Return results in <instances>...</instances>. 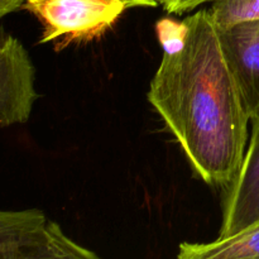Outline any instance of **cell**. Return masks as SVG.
Returning a JSON list of instances; mask_svg holds the SVG:
<instances>
[{
    "mask_svg": "<svg viewBox=\"0 0 259 259\" xmlns=\"http://www.w3.org/2000/svg\"><path fill=\"white\" fill-rule=\"evenodd\" d=\"M228 190L219 238L259 223V119L252 120V136L242 167Z\"/></svg>",
    "mask_w": 259,
    "mask_h": 259,
    "instance_id": "5",
    "label": "cell"
},
{
    "mask_svg": "<svg viewBox=\"0 0 259 259\" xmlns=\"http://www.w3.org/2000/svg\"><path fill=\"white\" fill-rule=\"evenodd\" d=\"M212 20L219 29L259 19V0H212Z\"/></svg>",
    "mask_w": 259,
    "mask_h": 259,
    "instance_id": "8",
    "label": "cell"
},
{
    "mask_svg": "<svg viewBox=\"0 0 259 259\" xmlns=\"http://www.w3.org/2000/svg\"><path fill=\"white\" fill-rule=\"evenodd\" d=\"M23 8V0H0V15L9 14Z\"/></svg>",
    "mask_w": 259,
    "mask_h": 259,
    "instance_id": "11",
    "label": "cell"
},
{
    "mask_svg": "<svg viewBox=\"0 0 259 259\" xmlns=\"http://www.w3.org/2000/svg\"><path fill=\"white\" fill-rule=\"evenodd\" d=\"M159 0H23L45 27L40 43L90 40L108 30L125 10L156 7Z\"/></svg>",
    "mask_w": 259,
    "mask_h": 259,
    "instance_id": "2",
    "label": "cell"
},
{
    "mask_svg": "<svg viewBox=\"0 0 259 259\" xmlns=\"http://www.w3.org/2000/svg\"><path fill=\"white\" fill-rule=\"evenodd\" d=\"M207 2H212V0H159L164 10L172 14H182Z\"/></svg>",
    "mask_w": 259,
    "mask_h": 259,
    "instance_id": "10",
    "label": "cell"
},
{
    "mask_svg": "<svg viewBox=\"0 0 259 259\" xmlns=\"http://www.w3.org/2000/svg\"><path fill=\"white\" fill-rule=\"evenodd\" d=\"M185 23L184 48L163 53L148 100L200 179L229 187L247 151L249 114L210 10H199Z\"/></svg>",
    "mask_w": 259,
    "mask_h": 259,
    "instance_id": "1",
    "label": "cell"
},
{
    "mask_svg": "<svg viewBox=\"0 0 259 259\" xmlns=\"http://www.w3.org/2000/svg\"><path fill=\"white\" fill-rule=\"evenodd\" d=\"M38 94L34 68L19 39L3 32L0 43V125L2 128L28 120Z\"/></svg>",
    "mask_w": 259,
    "mask_h": 259,
    "instance_id": "4",
    "label": "cell"
},
{
    "mask_svg": "<svg viewBox=\"0 0 259 259\" xmlns=\"http://www.w3.org/2000/svg\"><path fill=\"white\" fill-rule=\"evenodd\" d=\"M177 259H259V223L211 243H182Z\"/></svg>",
    "mask_w": 259,
    "mask_h": 259,
    "instance_id": "7",
    "label": "cell"
},
{
    "mask_svg": "<svg viewBox=\"0 0 259 259\" xmlns=\"http://www.w3.org/2000/svg\"><path fill=\"white\" fill-rule=\"evenodd\" d=\"M219 30L245 109L250 120H255L259 119V19Z\"/></svg>",
    "mask_w": 259,
    "mask_h": 259,
    "instance_id": "6",
    "label": "cell"
},
{
    "mask_svg": "<svg viewBox=\"0 0 259 259\" xmlns=\"http://www.w3.org/2000/svg\"><path fill=\"white\" fill-rule=\"evenodd\" d=\"M156 32L163 48V53H176L184 48L187 34V25L185 20L176 22L171 18H163L157 23Z\"/></svg>",
    "mask_w": 259,
    "mask_h": 259,
    "instance_id": "9",
    "label": "cell"
},
{
    "mask_svg": "<svg viewBox=\"0 0 259 259\" xmlns=\"http://www.w3.org/2000/svg\"><path fill=\"white\" fill-rule=\"evenodd\" d=\"M0 259H103L81 247L40 210L0 212Z\"/></svg>",
    "mask_w": 259,
    "mask_h": 259,
    "instance_id": "3",
    "label": "cell"
}]
</instances>
